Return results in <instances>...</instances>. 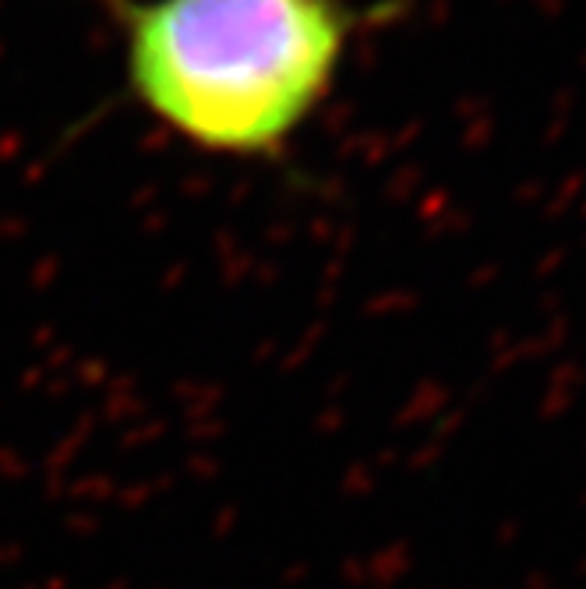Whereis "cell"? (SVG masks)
<instances>
[{
  "mask_svg": "<svg viewBox=\"0 0 586 589\" xmlns=\"http://www.w3.org/2000/svg\"><path fill=\"white\" fill-rule=\"evenodd\" d=\"M128 89L216 156H276L339 82L364 11L350 0H124Z\"/></svg>",
  "mask_w": 586,
  "mask_h": 589,
  "instance_id": "cell-1",
  "label": "cell"
}]
</instances>
